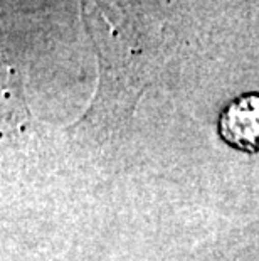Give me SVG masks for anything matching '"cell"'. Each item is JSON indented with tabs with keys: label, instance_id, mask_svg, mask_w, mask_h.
Listing matches in <instances>:
<instances>
[{
	"label": "cell",
	"instance_id": "6da1fadb",
	"mask_svg": "<svg viewBox=\"0 0 259 261\" xmlns=\"http://www.w3.org/2000/svg\"><path fill=\"white\" fill-rule=\"evenodd\" d=\"M219 135L236 150L259 152V93L241 94L224 108L219 116Z\"/></svg>",
	"mask_w": 259,
	"mask_h": 261
}]
</instances>
